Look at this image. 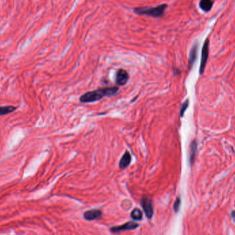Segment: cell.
I'll list each match as a JSON object with an SVG mask.
<instances>
[{"label": "cell", "instance_id": "6da1fadb", "mask_svg": "<svg viewBox=\"0 0 235 235\" xmlns=\"http://www.w3.org/2000/svg\"><path fill=\"white\" fill-rule=\"evenodd\" d=\"M118 92V88L116 86L100 88L92 92L85 93L80 97V101L83 103H93L102 99L104 96H113Z\"/></svg>", "mask_w": 235, "mask_h": 235}, {"label": "cell", "instance_id": "7a4b0ae2", "mask_svg": "<svg viewBox=\"0 0 235 235\" xmlns=\"http://www.w3.org/2000/svg\"><path fill=\"white\" fill-rule=\"evenodd\" d=\"M167 7V4L163 3L156 7H138V8L133 9V11L140 15H147L154 18H158L163 15Z\"/></svg>", "mask_w": 235, "mask_h": 235}, {"label": "cell", "instance_id": "3957f363", "mask_svg": "<svg viewBox=\"0 0 235 235\" xmlns=\"http://www.w3.org/2000/svg\"><path fill=\"white\" fill-rule=\"evenodd\" d=\"M209 39H207L205 41L204 44L202 48V52H201V64H200V74H202L204 73L206 66V63L208 59V55H209Z\"/></svg>", "mask_w": 235, "mask_h": 235}, {"label": "cell", "instance_id": "277c9868", "mask_svg": "<svg viewBox=\"0 0 235 235\" xmlns=\"http://www.w3.org/2000/svg\"><path fill=\"white\" fill-rule=\"evenodd\" d=\"M141 206L148 219H151L153 215L152 201L148 197H143L141 200Z\"/></svg>", "mask_w": 235, "mask_h": 235}, {"label": "cell", "instance_id": "5b68a950", "mask_svg": "<svg viewBox=\"0 0 235 235\" xmlns=\"http://www.w3.org/2000/svg\"><path fill=\"white\" fill-rule=\"evenodd\" d=\"M129 78L128 72L123 69H119L115 74V83L116 84L122 86L127 83Z\"/></svg>", "mask_w": 235, "mask_h": 235}, {"label": "cell", "instance_id": "8992f818", "mask_svg": "<svg viewBox=\"0 0 235 235\" xmlns=\"http://www.w3.org/2000/svg\"><path fill=\"white\" fill-rule=\"evenodd\" d=\"M138 226V224L137 223H135L134 222H129L120 226H114L113 227H111V231L112 232H121V231L134 230L137 228Z\"/></svg>", "mask_w": 235, "mask_h": 235}, {"label": "cell", "instance_id": "52a82bcc", "mask_svg": "<svg viewBox=\"0 0 235 235\" xmlns=\"http://www.w3.org/2000/svg\"><path fill=\"white\" fill-rule=\"evenodd\" d=\"M83 216L88 221H93V220L100 219L102 216V212L98 209L90 210V211H86Z\"/></svg>", "mask_w": 235, "mask_h": 235}, {"label": "cell", "instance_id": "ba28073f", "mask_svg": "<svg viewBox=\"0 0 235 235\" xmlns=\"http://www.w3.org/2000/svg\"><path fill=\"white\" fill-rule=\"evenodd\" d=\"M131 162V155L129 151H125V153L122 155L120 162H119V167L121 169H125L130 164Z\"/></svg>", "mask_w": 235, "mask_h": 235}, {"label": "cell", "instance_id": "9c48e42d", "mask_svg": "<svg viewBox=\"0 0 235 235\" xmlns=\"http://www.w3.org/2000/svg\"><path fill=\"white\" fill-rule=\"evenodd\" d=\"M197 144L195 140H193L190 144V164H193L195 160V157H196V153H197Z\"/></svg>", "mask_w": 235, "mask_h": 235}, {"label": "cell", "instance_id": "30bf717a", "mask_svg": "<svg viewBox=\"0 0 235 235\" xmlns=\"http://www.w3.org/2000/svg\"><path fill=\"white\" fill-rule=\"evenodd\" d=\"M197 49H198V45L197 44H195L192 48V49H191V50H190V55H189V65L190 68L193 67L195 61L197 59Z\"/></svg>", "mask_w": 235, "mask_h": 235}, {"label": "cell", "instance_id": "8fae6325", "mask_svg": "<svg viewBox=\"0 0 235 235\" xmlns=\"http://www.w3.org/2000/svg\"><path fill=\"white\" fill-rule=\"evenodd\" d=\"M213 2L212 0H201L200 2V6L201 10L205 12H208L212 7Z\"/></svg>", "mask_w": 235, "mask_h": 235}, {"label": "cell", "instance_id": "7c38bea8", "mask_svg": "<svg viewBox=\"0 0 235 235\" xmlns=\"http://www.w3.org/2000/svg\"><path fill=\"white\" fill-rule=\"evenodd\" d=\"M16 109V107L14 106H2L0 107V116L3 115H6L12 113Z\"/></svg>", "mask_w": 235, "mask_h": 235}, {"label": "cell", "instance_id": "4fadbf2b", "mask_svg": "<svg viewBox=\"0 0 235 235\" xmlns=\"http://www.w3.org/2000/svg\"><path fill=\"white\" fill-rule=\"evenodd\" d=\"M131 217L136 221H140L142 219V213L138 208L133 209L131 213Z\"/></svg>", "mask_w": 235, "mask_h": 235}, {"label": "cell", "instance_id": "5bb4252c", "mask_svg": "<svg viewBox=\"0 0 235 235\" xmlns=\"http://www.w3.org/2000/svg\"><path fill=\"white\" fill-rule=\"evenodd\" d=\"M189 100L188 99L182 104V107H181V109H180V116L181 117H183L184 112H185L186 110L187 109L188 107H189Z\"/></svg>", "mask_w": 235, "mask_h": 235}, {"label": "cell", "instance_id": "9a60e30c", "mask_svg": "<svg viewBox=\"0 0 235 235\" xmlns=\"http://www.w3.org/2000/svg\"><path fill=\"white\" fill-rule=\"evenodd\" d=\"M180 204H181V200H180L179 197H178L176 199L175 202L174 203V206H173V208H174V211H175V212H178L179 209Z\"/></svg>", "mask_w": 235, "mask_h": 235}]
</instances>
